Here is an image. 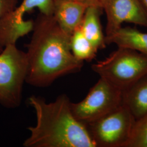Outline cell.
<instances>
[{"mask_svg":"<svg viewBox=\"0 0 147 147\" xmlns=\"http://www.w3.org/2000/svg\"><path fill=\"white\" fill-rule=\"evenodd\" d=\"M32 32L26 52L27 84L45 87L63 76L81 70L84 62L71 51V35L63 31L53 16L40 13Z\"/></svg>","mask_w":147,"mask_h":147,"instance_id":"obj_1","label":"cell"},{"mask_svg":"<svg viewBox=\"0 0 147 147\" xmlns=\"http://www.w3.org/2000/svg\"><path fill=\"white\" fill-rule=\"evenodd\" d=\"M68 96L62 94L51 102L32 95L28 103L37 122L28 130L25 147H96L86 124L74 116Z\"/></svg>","mask_w":147,"mask_h":147,"instance_id":"obj_2","label":"cell"},{"mask_svg":"<svg viewBox=\"0 0 147 147\" xmlns=\"http://www.w3.org/2000/svg\"><path fill=\"white\" fill-rule=\"evenodd\" d=\"M93 71L123 92L147 76V55L118 47L105 59L94 63Z\"/></svg>","mask_w":147,"mask_h":147,"instance_id":"obj_3","label":"cell"},{"mask_svg":"<svg viewBox=\"0 0 147 147\" xmlns=\"http://www.w3.org/2000/svg\"><path fill=\"white\" fill-rule=\"evenodd\" d=\"M27 72L26 53L16 45H8L0 53V104L13 109L21 104Z\"/></svg>","mask_w":147,"mask_h":147,"instance_id":"obj_4","label":"cell"},{"mask_svg":"<svg viewBox=\"0 0 147 147\" xmlns=\"http://www.w3.org/2000/svg\"><path fill=\"white\" fill-rule=\"evenodd\" d=\"M123 95L121 90L100 78L83 100L71 102V109L75 118L87 125L123 105Z\"/></svg>","mask_w":147,"mask_h":147,"instance_id":"obj_5","label":"cell"},{"mask_svg":"<svg viewBox=\"0 0 147 147\" xmlns=\"http://www.w3.org/2000/svg\"><path fill=\"white\" fill-rule=\"evenodd\" d=\"M135 119L124 105L86 125L96 147H124Z\"/></svg>","mask_w":147,"mask_h":147,"instance_id":"obj_6","label":"cell"},{"mask_svg":"<svg viewBox=\"0 0 147 147\" xmlns=\"http://www.w3.org/2000/svg\"><path fill=\"white\" fill-rule=\"evenodd\" d=\"M100 5L106 16L105 37L125 22L147 28V12L140 0H100Z\"/></svg>","mask_w":147,"mask_h":147,"instance_id":"obj_7","label":"cell"},{"mask_svg":"<svg viewBox=\"0 0 147 147\" xmlns=\"http://www.w3.org/2000/svg\"><path fill=\"white\" fill-rule=\"evenodd\" d=\"M88 7L71 0H54L53 16L63 31L71 35L80 26Z\"/></svg>","mask_w":147,"mask_h":147,"instance_id":"obj_8","label":"cell"},{"mask_svg":"<svg viewBox=\"0 0 147 147\" xmlns=\"http://www.w3.org/2000/svg\"><path fill=\"white\" fill-rule=\"evenodd\" d=\"M34 21L19 18L13 11L0 20V50L8 45H16L18 40L32 32Z\"/></svg>","mask_w":147,"mask_h":147,"instance_id":"obj_9","label":"cell"},{"mask_svg":"<svg viewBox=\"0 0 147 147\" xmlns=\"http://www.w3.org/2000/svg\"><path fill=\"white\" fill-rule=\"evenodd\" d=\"M106 44H115L118 47L131 49L147 55V33L130 27H121L105 37Z\"/></svg>","mask_w":147,"mask_h":147,"instance_id":"obj_10","label":"cell"},{"mask_svg":"<svg viewBox=\"0 0 147 147\" xmlns=\"http://www.w3.org/2000/svg\"><path fill=\"white\" fill-rule=\"evenodd\" d=\"M100 7L88 6L84 13L80 28L84 36L98 51L106 47L105 36L100 20Z\"/></svg>","mask_w":147,"mask_h":147,"instance_id":"obj_11","label":"cell"},{"mask_svg":"<svg viewBox=\"0 0 147 147\" xmlns=\"http://www.w3.org/2000/svg\"><path fill=\"white\" fill-rule=\"evenodd\" d=\"M123 104L137 120L147 113V76L123 92Z\"/></svg>","mask_w":147,"mask_h":147,"instance_id":"obj_12","label":"cell"},{"mask_svg":"<svg viewBox=\"0 0 147 147\" xmlns=\"http://www.w3.org/2000/svg\"><path fill=\"white\" fill-rule=\"evenodd\" d=\"M70 48L74 56L84 62L94 59L98 51L84 36L80 26L75 30L71 35Z\"/></svg>","mask_w":147,"mask_h":147,"instance_id":"obj_13","label":"cell"},{"mask_svg":"<svg viewBox=\"0 0 147 147\" xmlns=\"http://www.w3.org/2000/svg\"><path fill=\"white\" fill-rule=\"evenodd\" d=\"M54 0H23L21 5L13 11L14 14L19 18H24V15L37 8L40 14L53 16Z\"/></svg>","mask_w":147,"mask_h":147,"instance_id":"obj_14","label":"cell"},{"mask_svg":"<svg viewBox=\"0 0 147 147\" xmlns=\"http://www.w3.org/2000/svg\"><path fill=\"white\" fill-rule=\"evenodd\" d=\"M124 147H147V113L135 121Z\"/></svg>","mask_w":147,"mask_h":147,"instance_id":"obj_15","label":"cell"},{"mask_svg":"<svg viewBox=\"0 0 147 147\" xmlns=\"http://www.w3.org/2000/svg\"><path fill=\"white\" fill-rule=\"evenodd\" d=\"M17 3L18 0H0V20L14 11L17 7Z\"/></svg>","mask_w":147,"mask_h":147,"instance_id":"obj_16","label":"cell"},{"mask_svg":"<svg viewBox=\"0 0 147 147\" xmlns=\"http://www.w3.org/2000/svg\"><path fill=\"white\" fill-rule=\"evenodd\" d=\"M71 1L80 2V3H84L86 5H88V6L96 5V6H98V7H101L100 0H71Z\"/></svg>","mask_w":147,"mask_h":147,"instance_id":"obj_17","label":"cell"},{"mask_svg":"<svg viewBox=\"0 0 147 147\" xmlns=\"http://www.w3.org/2000/svg\"><path fill=\"white\" fill-rule=\"evenodd\" d=\"M140 1L147 12V0H140Z\"/></svg>","mask_w":147,"mask_h":147,"instance_id":"obj_18","label":"cell"}]
</instances>
